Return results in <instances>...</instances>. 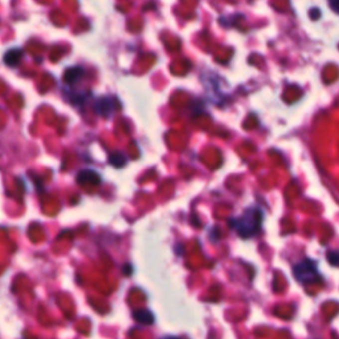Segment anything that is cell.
<instances>
[{"label":"cell","mask_w":339,"mask_h":339,"mask_svg":"<svg viewBox=\"0 0 339 339\" xmlns=\"http://www.w3.org/2000/svg\"><path fill=\"white\" fill-rule=\"evenodd\" d=\"M293 274L297 281H300L301 284H313L321 280L317 262L310 258H304L302 261L297 262L293 268Z\"/></svg>","instance_id":"7a4b0ae2"},{"label":"cell","mask_w":339,"mask_h":339,"mask_svg":"<svg viewBox=\"0 0 339 339\" xmlns=\"http://www.w3.org/2000/svg\"><path fill=\"white\" fill-rule=\"evenodd\" d=\"M82 77H84V69H82L81 66L69 68V69H66L65 74H64V80H65V82L68 85L76 84Z\"/></svg>","instance_id":"8992f818"},{"label":"cell","mask_w":339,"mask_h":339,"mask_svg":"<svg viewBox=\"0 0 339 339\" xmlns=\"http://www.w3.org/2000/svg\"><path fill=\"white\" fill-rule=\"evenodd\" d=\"M133 317H134L135 321H138L139 324L143 325H151L154 322V316L150 310L147 309H139V310H135L133 313Z\"/></svg>","instance_id":"52a82bcc"},{"label":"cell","mask_w":339,"mask_h":339,"mask_svg":"<svg viewBox=\"0 0 339 339\" xmlns=\"http://www.w3.org/2000/svg\"><path fill=\"white\" fill-rule=\"evenodd\" d=\"M262 211L257 207H252L243 212L239 217L229 219V227L233 228L237 235L243 239H249L260 231L262 223Z\"/></svg>","instance_id":"6da1fadb"},{"label":"cell","mask_w":339,"mask_h":339,"mask_svg":"<svg viewBox=\"0 0 339 339\" xmlns=\"http://www.w3.org/2000/svg\"><path fill=\"white\" fill-rule=\"evenodd\" d=\"M127 162L126 155L122 153V151H114V153H110L109 154V163L112 166L117 167V169H121L124 167Z\"/></svg>","instance_id":"ba28073f"},{"label":"cell","mask_w":339,"mask_h":339,"mask_svg":"<svg viewBox=\"0 0 339 339\" xmlns=\"http://www.w3.org/2000/svg\"><path fill=\"white\" fill-rule=\"evenodd\" d=\"M94 110H96L97 114L105 117H110L113 114V112L116 110V104H114V100L110 98V97H101L96 101V105H94Z\"/></svg>","instance_id":"3957f363"},{"label":"cell","mask_w":339,"mask_h":339,"mask_svg":"<svg viewBox=\"0 0 339 339\" xmlns=\"http://www.w3.org/2000/svg\"><path fill=\"white\" fill-rule=\"evenodd\" d=\"M21 57H23V49H20V48H12V49L7 50L5 54H4V62L8 66H16L19 64Z\"/></svg>","instance_id":"5b68a950"},{"label":"cell","mask_w":339,"mask_h":339,"mask_svg":"<svg viewBox=\"0 0 339 339\" xmlns=\"http://www.w3.org/2000/svg\"><path fill=\"white\" fill-rule=\"evenodd\" d=\"M330 7H332L337 13H339V0H337V1H330Z\"/></svg>","instance_id":"9c48e42d"},{"label":"cell","mask_w":339,"mask_h":339,"mask_svg":"<svg viewBox=\"0 0 339 339\" xmlns=\"http://www.w3.org/2000/svg\"><path fill=\"white\" fill-rule=\"evenodd\" d=\"M161 339H180V338H177V337H171V336H167V337H162Z\"/></svg>","instance_id":"30bf717a"},{"label":"cell","mask_w":339,"mask_h":339,"mask_svg":"<svg viewBox=\"0 0 339 339\" xmlns=\"http://www.w3.org/2000/svg\"><path fill=\"white\" fill-rule=\"evenodd\" d=\"M78 184L98 185L101 183V176L93 170H82L77 173Z\"/></svg>","instance_id":"277c9868"}]
</instances>
